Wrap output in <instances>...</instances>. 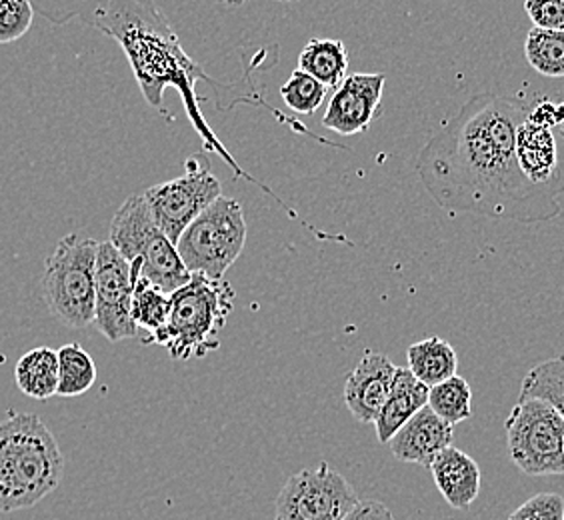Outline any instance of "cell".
<instances>
[{"mask_svg":"<svg viewBox=\"0 0 564 520\" xmlns=\"http://www.w3.org/2000/svg\"><path fill=\"white\" fill-rule=\"evenodd\" d=\"M529 109L480 93L424 144L416 173L434 203L451 215L546 223L561 213L556 188L539 186L517 159V129Z\"/></svg>","mask_w":564,"mask_h":520,"instance_id":"6da1fadb","label":"cell"},{"mask_svg":"<svg viewBox=\"0 0 564 520\" xmlns=\"http://www.w3.org/2000/svg\"><path fill=\"white\" fill-rule=\"evenodd\" d=\"M34 11L53 24H65L78 19L90 29H97L112 36L131 63L132 73L142 90V97L152 109H163L164 90L174 88L185 102L188 119L198 137L205 141L207 151H215L240 178L261 186L267 195H272L269 186L261 185L250 174L240 169L239 163L228 154L215 132L210 130L203 112L198 109L196 85L207 80L215 85L186 55L171 22L154 4V0H31ZM274 196V195H272Z\"/></svg>","mask_w":564,"mask_h":520,"instance_id":"7a4b0ae2","label":"cell"},{"mask_svg":"<svg viewBox=\"0 0 564 520\" xmlns=\"http://www.w3.org/2000/svg\"><path fill=\"white\" fill-rule=\"evenodd\" d=\"M65 456L39 414L12 412L0 421V512L33 509L55 492Z\"/></svg>","mask_w":564,"mask_h":520,"instance_id":"3957f363","label":"cell"},{"mask_svg":"<svg viewBox=\"0 0 564 520\" xmlns=\"http://www.w3.org/2000/svg\"><path fill=\"white\" fill-rule=\"evenodd\" d=\"M235 289L225 279L193 274L171 294V316L163 331L144 336L142 345H159L174 360L207 357L220 347L218 333L227 325L235 306Z\"/></svg>","mask_w":564,"mask_h":520,"instance_id":"277c9868","label":"cell"},{"mask_svg":"<svg viewBox=\"0 0 564 520\" xmlns=\"http://www.w3.org/2000/svg\"><path fill=\"white\" fill-rule=\"evenodd\" d=\"M110 245L132 264V271L163 293L173 294L191 281V272L176 245L152 218L144 195H132L122 203L110 223Z\"/></svg>","mask_w":564,"mask_h":520,"instance_id":"5b68a950","label":"cell"},{"mask_svg":"<svg viewBox=\"0 0 564 520\" xmlns=\"http://www.w3.org/2000/svg\"><path fill=\"white\" fill-rule=\"evenodd\" d=\"M97 252V240L70 232L44 262V303L61 325L80 331L95 323Z\"/></svg>","mask_w":564,"mask_h":520,"instance_id":"8992f818","label":"cell"},{"mask_svg":"<svg viewBox=\"0 0 564 520\" xmlns=\"http://www.w3.org/2000/svg\"><path fill=\"white\" fill-rule=\"evenodd\" d=\"M247 220L235 198L220 196L185 228L176 250L191 274L225 279L247 242Z\"/></svg>","mask_w":564,"mask_h":520,"instance_id":"52a82bcc","label":"cell"},{"mask_svg":"<svg viewBox=\"0 0 564 520\" xmlns=\"http://www.w3.org/2000/svg\"><path fill=\"white\" fill-rule=\"evenodd\" d=\"M510 461L529 477L564 475V416L543 399H519L505 423Z\"/></svg>","mask_w":564,"mask_h":520,"instance_id":"ba28073f","label":"cell"},{"mask_svg":"<svg viewBox=\"0 0 564 520\" xmlns=\"http://www.w3.org/2000/svg\"><path fill=\"white\" fill-rule=\"evenodd\" d=\"M142 195L151 208L154 223L176 245L185 228L223 196V185L213 173L207 154L203 152L186 159L183 176L151 186Z\"/></svg>","mask_w":564,"mask_h":520,"instance_id":"9c48e42d","label":"cell"},{"mask_svg":"<svg viewBox=\"0 0 564 520\" xmlns=\"http://www.w3.org/2000/svg\"><path fill=\"white\" fill-rule=\"evenodd\" d=\"M358 500L357 490L347 478L321 463L294 473L284 483L274 520H345Z\"/></svg>","mask_w":564,"mask_h":520,"instance_id":"30bf717a","label":"cell"},{"mask_svg":"<svg viewBox=\"0 0 564 520\" xmlns=\"http://www.w3.org/2000/svg\"><path fill=\"white\" fill-rule=\"evenodd\" d=\"M139 277L132 264L107 242H98L97 279H95V325L110 343L139 336L132 323V294Z\"/></svg>","mask_w":564,"mask_h":520,"instance_id":"8fae6325","label":"cell"},{"mask_svg":"<svg viewBox=\"0 0 564 520\" xmlns=\"http://www.w3.org/2000/svg\"><path fill=\"white\" fill-rule=\"evenodd\" d=\"M387 76L379 73L348 75L335 90L323 115V127L343 137L369 129L382 102Z\"/></svg>","mask_w":564,"mask_h":520,"instance_id":"7c38bea8","label":"cell"},{"mask_svg":"<svg viewBox=\"0 0 564 520\" xmlns=\"http://www.w3.org/2000/svg\"><path fill=\"white\" fill-rule=\"evenodd\" d=\"M397 369L391 358L380 353H365L345 382V402L355 421L370 424L377 421L394 387Z\"/></svg>","mask_w":564,"mask_h":520,"instance_id":"4fadbf2b","label":"cell"},{"mask_svg":"<svg viewBox=\"0 0 564 520\" xmlns=\"http://www.w3.org/2000/svg\"><path fill=\"white\" fill-rule=\"evenodd\" d=\"M517 159L531 183L564 193V163L553 127L531 119L529 112L517 129Z\"/></svg>","mask_w":564,"mask_h":520,"instance_id":"5bb4252c","label":"cell"},{"mask_svg":"<svg viewBox=\"0 0 564 520\" xmlns=\"http://www.w3.org/2000/svg\"><path fill=\"white\" fill-rule=\"evenodd\" d=\"M389 446L402 463L429 468L438 453L453 446V424L445 423L426 404L392 436Z\"/></svg>","mask_w":564,"mask_h":520,"instance_id":"9a60e30c","label":"cell"},{"mask_svg":"<svg viewBox=\"0 0 564 520\" xmlns=\"http://www.w3.org/2000/svg\"><path fill=\"white\" fill-rule=\"evenodd\" d=\"M438 492L456 510H468L480 492V468L477 461L460 448L448 446L429 466Z\"/></svg>","mask_w":564,"mask_h":520,"instance_id":"2e32d148","label":"cell"},{"mask_svg":"<svg viewBox=\"0 0 564 520\" xmlns=\"http://www.w3.org/2000/svg\"><path fill=\"white\" fill-rule=\"evenodd\" d=\"M429 404V387L416 380L409 369H397L394 387L382 411L375 421L377 438L382 445H389L392 436L401 431L406 421H411L416 412Z\"/></svg>","mask_w":564,"mask_h":520,"instance_id":"e0dca14e","label":"cell"},{"mask_svg":"<svg viewBox=\"0 0 564 520\" xmlns=\"http://www.w3.org/2000/svg\"><path fill=\"white\" fill-rule=\"evenodd\" d=\"M14 380L29 399L46 401L55 397L58 390V353L48 347L29 350L17 362Z\"/></svg>","mask_w":564,"mask_h":520,"instance_id":"ac0fdd59","label":"cell"},{"mask_svg":"<svg viewBox=\"0 0 564 520\" xmlns=\"http://www.w3.org/2000/svg\"><path fill=\"white\" fill-rule=\"evenodd\" d=\"M299 71L326 88H338L348 76L347 46L337 39H311L299 55Z\"/></svg>","mask_w":564,"mask_h":520,"instance_id":"d6986e66","label":"cell"},{"mask_svg":"<svg viewBox=\"0 0 564 520\" xmlns=\"http://www.w3.org/2000/svg\"><path fill=\"white\" fill-rule=\"evenodd\" d=\"M406 358H409V370L429 389L455 377L458 369L455 348L441 336H431L421 343H414L406 350Z\"/></svg>","mask_w":564,"mask_h":520,"instance_id":"ffe728a7","label":"cell"},{"mask_svg":"<svg viewBox=\"0 0 564 520\" xmlns=\"http://www.w3.org/2000/svg\"><path fill=\"white\" fill-rule=\"evenodd\" d=\"M58 353V397H80L97 382V365L78 343L65 345Z\"/></svg>","mask_w":564,"mask_h":520,"instance_id":"44dd1931","label":"cell"},{"mask_svg":"<svg viewBox=\"0 0 564 520\" xmlns=\"http://www.w3.org/2000/svg\"><path fill=\"white\" fill-rule=\"evenodd\" d=\"M429 407L445 423H465L473 416V390L463 377H451L429 389Z\"/></svg>","mask_w":564,"mask_h":520,"instance_id":"7402d4cb","label":"cell"},{"mask_svg":"<svg viewBox=\"0 0 564 520\" xmlns=\"http://www.w3.org/2000/svg\"><path fill=\"white\" fill-rule=\"evenodd\" d=\"M519 399H543L564 416V355L532 367L522 379Z\"/></svg>","mask_w":564,"mask_h":520,"instance_id":"603a6c76","label":"cell"},{"mask_svg":"<svg viewBox=\"0 0 564 520\" xmlns=\"http://www.w3.org/2000/svg\"><path fill=\"white\" fill-rule=\"evenodd\" d=\"M171 294L152 286L151 282L139 279L132 294L131 316L137 328L147 331L149 336L163 331L171 316Z\"/></svg>","mask_w":564,"mask_h":520,"instance_id":"cb8c5ba5","label":"cell"},{"mask_svg":"<svg viewBox=\"0 0 564 520\" xmlns=\"http://www.w3.org/2000/svg\"><path fill=\"white\" fill-rule=\"evenodd\" d=\"M524 56L539 75L564 76V31L532 29L524 41Z\"/></svg>","mask_w":564,"mask_h":520,"instance_id":"d4e9b609","label":"cell"},{"mask_svg":"<svg viewBox=\"0 0 564 520\" xmlns=\"http://www.w3.org/2000/svg\"><path fill=\"white\" fill-rule=\"evenodd\" d=\"M328 88L318 83L316 78L306 75L303 71H294L291 78L281 87V97L284 105L299 115H315L325 102Z\"/></svg>","mask_w":564,"mask_h":520,"instance_id":"484cf974","label":"cell"},{"mask_svg":"<svg viewBox=\"0 0 564 520\" xmlns=\"http://www.w3.org/2000/svg\"><path fill=\"white\" fill-rule=\"evenodd\" d=\"M34 14L31 0H0V44L21 41L31 31Z\"/></svg>","mask_w":564,"mask_h":520,"instance_id":"4316f807","label":"cell"},{"mask_svg":"<svg viewBox=\"0 0 564 520\" xmlns=\"http://www.w3.org/2000/svg\"><path fill=\"white\" fill-rule=\"evenodd\" d=\"M509 520H564V499L556 492H541L527 500Z\"/></svg>","mask_w":564,"mask_h":520,"instance_id":"83f0119b","label":"cell"},{"mask_svg":"<svg viewBox=\"0 0 564 520\" xmlns=\"http://www.w3.org/2000/svg\"><path fill=\"white\" fill-rule=\"evenodd\" d=\"M524 11L536 29L564 31V0H524Z\"/></svg>","mask_w":564,"mask_h":520,"instance_id":"f1b7e54d","label":"cell"},{"mask_svg":"<svg viewBox=\"0 0 564 520\" xmlns=\"http://www.w3.org/2000/svg\"><path fill=\"white\" fill-rule=\"evenodd\" d=\"M345 520H397L391 509L379 500H358L357 507L350 510Z\"/></svg>","mask_w":564,"mask_h":520,"instance_id":"f546056e","label":"cell"},{"mask_svg":"<svg viewBox=\"0 0 564 520\" xmlns=\"http://www.w3.org/2000/svg\"><path fill=\"white\" fill-rule=\"evenodd\" d=\"M218 4H223V7H230V9H235V7H242V4H247L250 0H217Z\"/></svg>","mask_w":564,"mask_h":520,"instance_id":"4dcf8cb0","label":"cell"},{"mask_svg":"<svg viewBox=\"0 0 564 520\" xmlns=\"http://www.w3.org/2000/svg\"><path fill=\"white\" fill-rule=\"evenodd\" d=\"M281 2H293V0H281Z\"/></svg>","mask_w":564,"mask_h":520,"instance_id":"1f68e13d","label":"cell"}]
</instances>
